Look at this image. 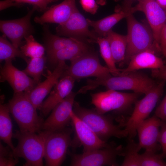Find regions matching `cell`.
Segmentation results:
<instances>
[{
	"label": "cell",
	"instance_id": "obj_1",
	"mask_svg": "<svg viewBox=\"0 0 166 166\" xmlns=\"http://www.w3.org/2000/svg\"><path fill=\"white\" fill-rule=\"evenodd\" d=\"M155 81L146 74L136 72H131L120 76L111 75L103 77L88 79L86 85L78 91L84 93L100 86L105 87L108 90H131L134 92L146 94L155 85Z\"/></svg>",
	"mask_w": 166,
	"mask_h": 166
},
{
	"label": "cell",
	"instance_id": "obj_2",
	"mask_svg": "<svg viewBox=\"0 0 166 166\" xmlns=\"http://www.w3.org/2000/svg\"><path fill=\"white\" fill-rule=\"evenodd\" d=\"M51 133L48 130H41L38 132L16 130L13 133V138L18 141L14 153L18 157L25 159L23 166L43 165L45 143Z\"/></svg>",
	"mask_w": 166,
	"mask_h": 166
},
{
	"label": "cell",
	"instance_id": "obj_3",
	"mask_svg": "<svg viewBox=\"0 0 166 166\" xmlns=\"http://www.w3.org/2000/svg\"><path fill=\"white\" fill-rule=\"evenodd\" d=\"M10 113L22 132H38L44 121L24 92L14 93L7 103Z\"/></svg>",
	"mask_w": 166,
	"mask_h": 166
},
{
	"label": "cell",
	"instance_id": "obj_4",
	"mask_svg": "<svg viewBox=\"0 0 166 166\" xmlns=\"http://www.w3.org/2000/svg\"><path fill=\"white\" fill-rule=\"evenodd\" d=\"M73 111L103 141H107L113 136L121 138L128 136L127 131L125 128L121 129L120 125H115L112 117L100 113L95 110L82 107L75 101Z\"/></svg>",
	"mask_w": 166,
	"mask_h": 166
},
{
	"label": "cell",
	"instance_id": "obj_5",
	"mask_svg": "<svg viewBox=\"0 0 166 166\" xmlns=\"http://www.w3.org/2000/svg\"><path fill=\"white\" fill-rule=\"evenodd\" d=\"M127 45L124 61H129L134 55L147 50L156 51L152 30L147 24L137 21L131 14L126 18Z\"/></svg>",
	"mask_w": 166,
	"mask_h": 166
},
{
	"label": "cell",
	"instance_id": "obj_6",
	"mask_svg": "<svg viewBox=\"0 0 166 166\" xmlns=\"http://www.w3.org/2000/svg\"><path fill=\"white\" fill-rule=\"evenodd\" d=\"M165 80H163L155 85L140 100L136 101L130 117L124 123L120 125L124 127L128 133V139H133L137 134L138 125L146 119L153 110L161 96Z\"/></svg>",
	"mask_w": 166,
	"mask_h": 166
},
{
	"label": "cell",
	"instance_id": "obj_7",
	"mask_svg": "<svg viewBox=\"0 0 166 166\" xmlns=\"http://www.w3.org/2000/svg\"><path fill=\"white\" fill-rule=\"evenodd\" d=\"M140 94L109 89L91 93V103L95 106V110L101 114L112 111L123 113L136 102Z\"/></svg>",
	"mask_w": 166,
	"mask_h": 166
},
{
	"label": "cell",
	"instance_id": "obj_8",
	"mask_svg": "<svg viewBox=\"0 0 166 166\" xmlns=\"http://www.w3.org/2000/svg\"><path fill=\"white\" fill-rule=\"evenodd\" d=\"M62 75H69L75 80L94 77H103L111 75L108 67L101 64L96 54L91 50L73 59Z\"/></svg>",
	"mask_w": 166,
	"mask_h": 166
},
{
	"label": "cell",
	"instance_id": "obj_9",
	"mask_svg": "<svg viewBox=\"0 0 166 166\" xmlns=\"http://www.w3.org/2000/svg\"><path fill=\"white\" fill-rule=\"evenodd\" d=\"M122 145L98 149L80 154L68 151L71 159L72 166H102L118 165L116 161L117 156L124 155Z\"/></svg>",
	"mask_w": 166,
	"mask_h": 166
},
{
	"label": "cell",
	"instance_id": "obj_10",
	"mask_svg": "<svg viewBox=\"0 0 166 166\" xmlns=\"http://www.w3.org/2000/svg\"><path fill=\"white\" fill-rule=\"evenodd\" d=\"M72 128L66 127L60 131L52 132L45 143L44 158L47 166L61 165L71 146Z\"/></svg>",
	"mask_w": 166,
	"mask_h": 166
},
{
	"label": "cell",
	"instance_id": "obj_11",
	"mask_svg": "<svg viewBox=\"0 0 166 166\" xmlns=\"http://www.w3.org/2000/svg\"><path fill=\"white\" fill-rule=\"evenodd\" d=\"M137 0L138 3L132 6V10L134 13L140 11L144 14L153 33L154 47L156 50H160V35L166 23V11L156 0Z\"/></svg>",
	"mask_w": 166,
	"mask_h": 166
},
{
	"label": "cell",
	"instance_id": "obj_12",
	"mask_svg": "<svg viewBox=\"0 0 166 166\" xmlns=\"http://www.w3.org/2000/svg\"><path fill=\"white\" fill-rule=\"evenodd\" d=\"M36 10V7L33 6L26 14L21 18L0 21L1 31L16 47H20L22 44V39L34 33L35 30L31 23V19Z\"/></svg>",
	"mask_w": 166,
	"mask_h": 166
},
{
	"label": "cell",
	"instance_id": "obj_13",
	"mask_svg": "<svg viewBox=\"0 0 166 166\" xmlns=\"http://www.w3.org/2000/svg\"><path fill=\"white\" fill-rule=\"evenodd\" d=\"M87 19L76 8L69 19L56 28L57 34L61 36L72 38L84 41L96 42L98 37L90 31Z\"/></svg>",
	"mask_w": 166,
	"mask_h": 166
},
{
	"label": "cell",
	"instance_id": "obj_14",
	"mask_svg": "<svg viewBox=\"0 0 166 166\" xmlns=\"http://www.w3.org/2000/svg\"><path fill=\"white\" fill-rule=\"evenodd\" d=\"M76 95V93L72 91L53 109L50 115L44 121L42 130L53 132L67 127L71 122V113Z\"/></svg>",
	"mask_w": 166,
	"mask_h": 166
},
{
	"label": "cell",
	"instance_id": "obj_15",
	"mask_svg": "<svg viewBox=\"0 0 166 166\" xmlns=\"http://www.w3.org/2000/svg\"><path fill=\"white\" fill-rule=\"evenodd\" d=\"M71 117V123L76 132L77 140L83 147V152L116 145L114 142H108L101 139L73 111Z\"/></svg>",
	"mask_w": 166,
	"mask_h": 166
},
{
	"label": "cell",
	"instance_id": "obj_16",
	"mask_svg": "<svg viewBox=\"0 0 166 166\" xmlns=\"http://www.w3.org/2000/svg\"><path fill=\"white\" fill-rule=\"evenodd\" d=\"M12 59L5 61L0 70L1 81H7L13 89L14 93H29L38 84L23 71L14 66Z\"/></svg>",
	"mask_w": 166,
	"mask_h": 166
},
{
	"label": "cell",
	"instance_id": "obj_17",
	"mask_svg": "<svg viewBox=\"0 0 166 166\" xmlns=\"http://www.w3.org/2000/svg\"><path fill=\"white\" fill-rule=\"evenodd\" d=\"M138 143L133 139H128L127 144L124 149V160L122 166H166L161 154L145 150L142 154L138 153Z\"/></svg>",
	"mask_w": 166,
	"mask_h": 166
},
{
	"label": "cell",
	"instance_id": "obj_18",
	"mask_svg": "<svg viewBox=\"0 0 166 166\" xmlns=\"http://www.w3.org/2000/svg\"><path fill=\"white\" fill-rule=\"evenodd\" d=\"M161 120L155 114L146 119L138 126L139 142L138 148H142L156 153L160 150L161 146L158 143Z\"/></svg>",
	"mask_w": 166,
	"mask_h": 166
},
{
	"label": "cell",
	"instance_id": "obj_19",
	"mask_svg": "<svg viewBox=\"0 0 166 166\" xmlns=\"http://www.w3.org/2000/svg\"><path fill=\"white\" fill-rule=\"evenodd\" d=\"M68 67L65 61H60L53 71L49 72L44 81L39 83L29 93H26L29 99L36 109H38L53 87L58 82Z\"/></svg>",
	"mask_w": 166,
	"mask_h": 166
},
{
	"label": "cell",
	"instance_id": "obj_20",
	"mask_svg": "<svg viewBox=\"0 0 166 166\" xmlns=\"http://www.w3.org/2000/svg\"><path fill=\"white\" fill-rule=\"evenodd\" d=\"M61 78L54 86L48 97L42 102L38 109L40 111V116L43 118L46 117L72 91L75 80L67 75H62Z\"/></svg>",
	"mask_w": 166,
	"mask_h": 166
},
{
	"label": "cell",
	"instance_id": "obj_21",
	"mask_svg": "<svg viewBox=\"0 0 166 166\" xmlns=\"http://www.w3.org/2000/svg\"><path fill=\"white\" fill-rule=\"evenodd\" d=\"M77 8L75 0H64L61 3L48 9L40 16H36L34 21L43 25L46 23L62 24L69 18Z\"/></svg>",
	"mask_w": 166,
	"mask_h": 166
},
{
	"label": "cell",
	"instance_id": "obj_22",
	"mask_svg": "<svg viewBox=\"0 0 166 166\" xmlns=\"http://www.w3.org/2000/svg\"><path fill=\"white\" fill-rule=\"evenodd\" d=\"M133 1V0H125L119 11L99 20L93 21L87 19L89 26L92 27L94 32L100 37H105L116 23L134 13L131 6Z\"/></svg>",
	"mask_w": 166,
	"mask_h": 166
},
{
	"label": "cell",
	"instance_id": "obj_23",
	"mask_svg": "<svg viewBox=\"0 0 166 166\" xmlns=\"http://www.w3.org/2000/svg\"><path fill=\"white\" fill-rule=\"evenodd\" d=\"M129 61L127 67L120 69V75L140 69H158L164 65L162 59L156 56L155 52L152 50H147L138 53L132 56Z\"/></svg>",
	"mask_w": 166,
	"mask_h": 166
},
{
	"label": "cell",
	"instance_id": "obj_24",
	"mask_svg": "<svg viewBox=\"0 0 166 166\" xmlns=\"http://www.w3.org/2000/svg\"><path fill=\"white\" fill-rule=\"evenodd\" d=\"M84 41L78 40L74 43L55 52L47 55V59L52 65L58 64L61 61H71L90 50Z\"/></svg>",
	"mask_w": 166,
	"mask_h": 166
},
{
	"label": "cell",
	"instance_id": "obj_25",
	"mask_svg": "<svg viewBox=\"0 0 166 166\" xmlns=\"http://www.w3.org/2000/svg\"><path fill=\"white\" fill-rule=\"evenodd\" d=\"M43 39L44 47L48 55L74 43L79 40L72 38L61 37L53 34L49 26L43 25Z\"/></svg>",
	"mask_w": 166,
	"mask_h": 166
},
{
	"label": "cell",
	"instance_id": "obj_26",
	"mask_svg": "<svg viewBox=\"0 0 166 166\" xmlns=\"http://www.w3.org/2000/svg\"><path fill=\"white\" fill-rule=\"evenodd\" d=\"M4 96H1L0 104V138L14 151L15 148L12 142V125L7 104H4Z\"/></svg>",
	"mask_w": 166,
	"mask_h": 166
},
{
	"label": "cell",
	"instance_id": "obj_27",
	"mask_svg": "<svg viewBox=\"0 0 166 166\" xmlns=\"http://www.w3.org/2000/svg\"><path fill=\"white\" fill-rule=\"evenodd\" d=\"M109 43L115 63L124 61L127 45L126 35L117 34L111 30L105 37Z\"/></svg>",
	"mask_w": 166,
	"mask_h": 166
},
{
	"label": "cell",
	"instance_id": "obj_28",
	"mask_svg": "<svg viewBox=\"0 0 166 166\" xmlns=\"http://www.w3.org/2000/svg\"><path fill=\"white\" fill-rule=\"evenodd\" d=\"M6 37L3 34L0 37V62L19 57L24 59L27 63L29 58L23 54L20 49L16 47L8 41Z\"/></svg>",
	"mask_w": 166,
	"mask_h": 166
},
{
	"label": "cell",
	"instance_id": "obj_29",
	"mask_svg": "<svg viewBox=\"0 0 166 166\" xmlns=\"http://www.w3.org/2000/svg\"><path fill=\"white\" fill-rule=\"evenodd\" d=\"M96 43L98 44L101 57L105 62L110 73L114 76H119L121 72L115 65L108 41L106 37H98Z\"/></svg>",
	"mask_w": 166,
	"mask_h": 166
},
{
	"label": "cell",
	"instance_id": "obj_30",
	"mask_svg": "<svg viewBox=\"0 0 166 166\" xmlns=\"http://www.w3.org/2000/svg\"><path fill=\"white\" fill-rule=\"evenodd\" d=\"M25 43L20 47L23 54L27 57L35 58L44 56L45 48L37 42L32 34L24 38Z\"/></svg>",
	"mask_w": 166,
	"mask_h": 166
},
{
	"label": "cell",
	"instance_id": "obj_31",
	"mask_svg": "<svg viewBox=\"0 0 166 166\" xmlns=\"http://www.w3.org/2000/svg\"><path fill=\"white\" fill-rule=\"evenodd\" d=\"M46 57L44 56L35 58H30L27 62V66L23 70L31 77L38 84L40 82L45 67Z\"/></svg>",
	"mask_w": 166,
	"mask_h": 166
},
{
	"label": "cell",
	"instance_id": "obj_32",
	"mask_svg": "<svg viewBox=\"0 0 166 166\" xmlns=\"http://www.w3.org/2000/svg\"><path fill=\"white\" fill-rule=\"evenodd\" d=\"M19 162L18 157L8 145L4 146L0 142V166H14Z\"/></svg>",
	"mask_w": 166,
	"mask_h": 166
},
{
	"label": "cell",
	"instance_id": "obj_33",
	"mask_svg": "<svg viewBox=\"0 0 166 166\" xmlns=\"http://www.w3.org/2000/svg\"><path fill=\"white\" fill-rule=\"evenodd\" d=\"M19 3H27L35 7L39 11L43 12L48 9V5L58 0H11Z\"/></svg>",
	"mask_w": 166,
	"mask_h": 166
},
{
	"label": "cell",
	"instance_id": "obj_34",
	"mask_svg": "<svg viewBox=\"0 0 166 166\" xmlns=\"http://www.w3.org/2000/svg\"><path fill=\"white\" fill-rule=\"evenodd\" d=\"M158 142L162 150L160 154L163 158H166V122L161 121Z\"/></svg>",
	"mask_w": 166,
	"mask_h": 166
},
{
	"label": "cell",
	"instance_id": "obj_35",
	"mask_svg": "<svg viewBox=\"0 0 166 166\" xmlns=\"http://www.w3.org/2000/svg\"><path fill=\"white\" fill-rule=\"evenodd\" d=\"M80 2L86 12L93 14L97 12L99 6L95 0H80Z\"/></svg>",
	"mask_w": 166,
	"mask_h": 166
},
{
	"label": "cell",
	"instance_id": "obj_36",
	"mask_svg": "<svg viewBox=\"0 0 166 166\" xmlns=\"http://www.w3.org/2000/svg\"><path fill=\"white\" fill-rule=\"evenodd\" d=\"M155 114L161 121L166 122V95L156 108Z\"/></svg>",
	"mask_w": 166,
	"mask_h": 166
},
{
	"label": "cell",
	"instance_id": "obj_37",
	"mask_svg": "<svg viewBox=\"0 0 166 166\" xmlns=\"http://www.w3.org/2000/svg\"><path fill=\"white\" fill-rule=\"evenodd\" d=\"M160 50L166 58V23L163 27L160 35Z\"/></svg>",
	"mask_w": 166,
	"mask_h": 166
},
{
	"label": "cell",
	"instance_id": "obj_38",
	"mask_svg": "<svg viewBox=\"0 0 166 166\" xmlns=\"http://www.w3.org/2000/svg\"><path fill=\"white\" fill-rule=\"evenodd\" d=\"M151 74L153 77L165 81L166 80V65H164L163 67L160 69H152Z\"/></svg>",
	"mask_w": 166,
	"mask_h": 166
},
{
	"label": "cell",
	"instance_id": "obj_39",
	"mask_svg": "<svg viewBox=\"0 0 166 166\" xmlns=\"http://www.w3.org/2000/svg\"><path fill=\"white\" fill-rule=\"evenodd\" d=\"M23 5V4L15 2L11 0H2L0 2V10L2 11L12 6L20 7Z\"/></svg>",
	"mask_w": 166,
	"mask_h": 166
},
{
	"label": "cell",
	"instance_id": "obj_40",
	"mask_svg": "<svg viewBox=\"0 0 166 166\" xmlns=\"http://www.w3.org/2000/svg\"><path fill=\"white\" fill-rule=\"evenodd\" d=\"M158 4L166 11V0H156Z\"/></svg>",
	"mask_w": 166,
	"mask_h": 166
},
{
	"label": "cell",
	"instance_id": "obj_41",
	"mask_svg": "<svg viewBox=\"0 0 166 166\" xmlns=\"http://www.w3.org/2000/svg\"><path fill=\"white\" fill-rule=\"evenodd\" d=\"M96 2L98 5L104 6L106 4V0H97Z\"/></svg>",
	"mask_w": 166,
	"mask_h": 166
}]
</instances>
